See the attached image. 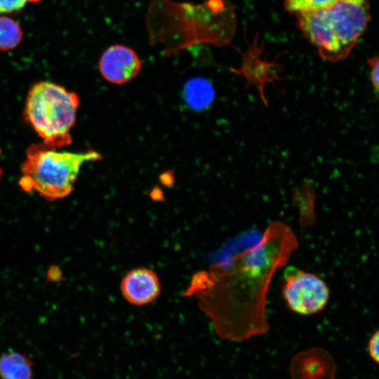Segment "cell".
<instances>
[{
  "instance_id": "2",
  "label": "cell",
  "mask_w": 379,
  "mask_h": 379,
  "mask_svg": "<svg viewBox=\"0 0 379 379\" xmlns=\"http://www.w3.org/2000/svg\"><path fill=\"white\" fill-rule=\"evenodd\" d=\"M145 20L150 45H164L166 56L193 45H226L236 24L233 6L227 0H206L199 4L151 0Z\"/></svg>"
},
{
  "instance_id": "4",
  "label": "cell",
  "mask_w": 379,
  "mask_h": 379,
  "mask_svg": "<svg viewBox=\"0 0 379 379\" xmlns=\"http://www.w3.org/2000/svg\"><path fill=\"white\" fill-rule=\"evenodd\" d=\"M79 102L76 93L53 82L41 81L28 92L24 117L43 144L60 148L72 143L70 131L75 125Z\"/></svg>"
},
{
  "instance_id": "12",
  "label": "cell",
  "mask_w": 379,
  "mask_h": 379,
  "mask_svg": "<svg viewBox=\"0 0 379 379\" xmlns=\"http://www.w3.org/2000/svg\"><path fill=\"white\" fill-rule=\"evenodd\" d=\"M183 97L187 105L194 110L208 107L215 98V91L211 82L201 77L192 78L183 88Z\"/></svg>"
},
{
  "instance_id": "10",
  "label": "cell",
  "mask_w": 379,
  "mask_h": 379,
  "mask_svg": "<svg viewBox=\"0 0 379 379\" xmlns=\"http://www.w3.org/2000/svg\"><path fill=\"white\" fill-rule=\"evenodd\" d=\"M120 288L128 302L141 306L150 303L159 295L161 284L153 270L138 267L126 273L121 279Z\"/></svg>"
},
{
  "instance_id": "5",
  "label": "cell",
  "mask_w": 379,
  "mask_h": 379,
  "mask_svg": "<svg viewBox=\"0 0 379 379\" xmlns=\"http://www.w3.org/2000/svg\"><path fill=\"white\" fill-rule=\"evenodd\" d=\"M281 294L291 311L301 315H312L325 308L330 291L325 281L314 273L288 266L284 272Z\"/></svg>"
},
{
  "instance_id": "15",
  "label": "cell",
  "mask_w": 379,
  "mask_h": 379,
  "mask_svg": "<svg viewBox=\"0 0 379 379\" xmlns=\"http://www.w3.org/2000/svg\"><path fill=\"white\" fill-rule=\"evenodd\" d=\"M335 0H285L286 9L292 13L309 11L327 8Z\"/></svg>"
},
{
  "instance_id": "11",
  "label": "cell",
  "mask_w": 379,
  "mask_h": 379,
  "mask_svg": "<svg viewBox=\"0 0 379 379\" xmlns=\"http://www.w3.org/2000/svg\"><path fill=\"white\" fill-rule=\"evenodd\" d=\"M260 53V50L255 46L244 55L239 69H230L234 74L244 77L247 81L245 89L252 84L256 85L262 102L267 107V101L264 93L265 84L281 80L282 78L279 76V66L273 62L262 60L259 57Z\"/></svg>"
},
{
  "instance_id": "19",
  "label": "cell",
  "mask_w": 379,
  "mask_h": 379,
  "mask_svg": "<svg viewBox=\"0 0 379 379\" xmlns=\"http://www.w3.org/2000/svg\"><path fill=\"white\" fill-rule=\"evenodd\" d=\"M1 173H2V170H1V168H0V178H1Z\"/></svg>"
},
{
  "instance_id": "18",
  "label": "cell",
  "mask_w": 379,
  "mask_h": 379,
  "mask_svg": "<svg viewBox=\"0 0 379 379\" xmlns=\"http://www.w3.org/2000/svg\"><path fill=\"white\" fill-rule=\"evenodd\" d=\"M379 332L376 331L368 343V351L371 358L377 364L379 361Z\"/></svg>"
},
{
  "instance_id": "13",
  "label": "cell",
  "mask_w": 379,
  "mask_h": 379,
  "mask_svg": "<svg viewBox=\"0 0 379 379\" xmlns=\"http://www.w3.org/2000/svg\"><path fill=\"white\" fill-rule=\"evenodd\" d=\"M32 364L24 354L10 351L0 357V379H32Z\"/></svg>"
},
{
  "instance_id": "7",
  "label": "cell",
  "mask_w": 379,
  "mask_h": 379,
  "mask_svg": "<svg viewBox=\"0 0 379 379\" xmlns=\"http://www.w3.org/2000/svg\"><path fill=\"white\" fill-rule=\"evenodd\" d=\"M338 39L349 55L371 18L368 0H335L328 7Z\"/></svg>"
},
{
  "instance_id": "3",
  "label": "cell",
  "mask_w": 379,
  "mask_h": 379,
  "mask_svg": "<svg viewBox=\"0 0 379 379\" xmlns=\"http://www.w3.org/2000/svg\"><path fill=\"white\" fill-rule=\"evenodd\" d=\"M102 159L95 150L60 152L43 143L34 144L26 152L19 184L26 192L35 191L48 201L62 199L74 190L82 165Z\"/></svg>"
},
{
  "instance_id": "14",
  "label": "cell",
  "mask_w": 379,
  "mask_h": 379,
  "mask_svg": "<svg viewBox=\"0 0 379 379\" xmlns=\"http://www.w3.org/2000/svg\"><path fill=\"white\" fill-rule=\"evenodd\" d=\"M22 39V32L20 25L8 17L0 16V50L14 48Z\"/></svg>"
},
{
  "instance_id": "16",
  "label": "cell",
  "mask_w": 379,
  "mask_h": 379,
  "mask_svg": "<svg viewBox=\"0 0 379 379\" xmlns=\"http://www.w3.org/2000/svg\"><path fill=\"white\" fill-rule=\"evenodd\" d=\"M40 0H0V13H11L20 10L27 2Z\"/></svg>"
},
{
  "instance_id": "8",
  "label": "cell",
  "mask_w": 379,
  "mask_h": 379,
  "mask_svg": "<svg viewBox=\"0 0 379 379\" xmlns=\"http://www.w3.org/2000/svg\"><path fill=\"white\" fill-rule=\"evenodd\" d=\"M99 70L108 82L121 85L133 79L140 72L142 63L131 48L122 44L108 47L99 60Z\"/></svg>"
},
{
  "instance_id": "6",
  "label": "cell",
  "mask_w": 379,
  "mask_h": 379,
  "mask_svg": "<svg viewBox=\"0 0 379 379\" xmlns=\"http://www.w3.org/2000/svg\"><path fill=\"white\" fill-rule=\"evenodd\" d=\"M295 15L299 28L323 59L336 62L348 55L335 34L328 7L295 13Z\"/></svg>"
},
{
  "instance_id": "17",
  "label": "cell",
  "mask_w": 379,
  "mask_h": 379,
  "mask_svg": "<svg viewBox=\"0 0 379 379\" xmlns=\"http://www.w3.org/2000/svg\"><path fill=\"white\" fill-rule=\"evenodd\" d=\"M367 63L371 67L370 70V80L376 93V96L378 95V57L375 56L371 58H368Z\"/></svg>"
},
{
  "instance_id": "1",
  "label": "cell",
  "mask_w": 379,
  "mask_h": 379,
  "mask_svg": "<svg viewBox=\"0 0 379 379\" xmlns=\"http://www.w3.org/2000/svg\"><path fill=\"white\" fill-rule=\"evenodd\" d=\"M298 247L293 230L274 221L258 244L235 255L226 267L213 270L217 303L211 318L220 338L241 342L269 331L266 305L270 284Z\"/></svg>"
},
{
  "instance_id": "9",
  "label": "cell",
  "mask_w": 379,
  "mask_h": 379,
  "mask_svg": "<svg viewBox=\"0 0 379 379\" xmlns=\"http://www.w3.org/2000/svg\"><path fill=\"white\" fill-rule=\"evenodd\" d=\"M337 366L324 349L312 347L296 354L290 364L292 379H334Z\"/></svg>"
}]
</instances>
